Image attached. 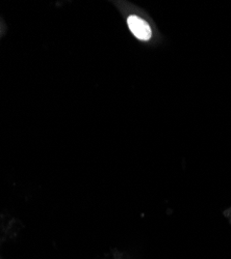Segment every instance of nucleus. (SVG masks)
I'll return each instance as SVG.
<instances>
[{
    "label": "nucleus",
    "instance_id": "f257e3e1",
    "mask_svg": "<svg viewBox=\"0 0 231 259\" xmlns=\"http://www.w3.org/2000/svg\"><path fill=\"white\" fill-rule=\"evenodd\" d=\"M127 24L130 31L136 37L142 40H148L151 37V28L145 20L138 16H130L127 19Z\"/></svg>",
    "mask_w": 231,
    "mask_h": 259
}]
</instances>
